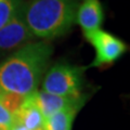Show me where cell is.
I'll use <instances>...</instances> for the list:
<instances>
[{
	"label": "cell",
	"mask_w": 130,
	"mask_h": 130,
	"mask_svg": "<svg viewBox=\"0 0 130 130\" xmlns=\"http://www.w3.org/2000/svg\"><path fill=\"white\" fill-rule=\"evenodd\" d=\"M52 53L53 47L48 41L23 46L0 64V89L21 95L38 91Z\"/></svg>",
	"instance_id": "obj_1"
},
{
	"label": "cell",
	"mask_w": 130,
	"mask_h": 130,
	"mask_svg": "<svg viewBox=\"0 0 130 130\" xmlns=\"http://www.w3.org/2000/svg\"><path fill=\"white\" fill-rule=\"evenodd\" d=\"M76 22L85 34L100 29L103 23V10L100 0H83L77 9Z\"/></svg>",
	"instance_id": "obj_7"
},
{
	"label": "cell",
	"mask_w": 130,
	"mask_h": 130,
	"mask_svg": "<svg viewBox=\"0 0 130 130\" xmlns=\"http://www.w3.org/2000/svg\"><path fill=\"white\" fill-rule=\"evenodd\" d=\"M85 37L95 49V58L90 64V67H100L112 64L114 61L119 59L127 49L126 44L119 38L101 28L85 34Z\"/></svg>",
	"instance_id": "obj_4"
},
{
	"label": "cell",
	"mask_w": 130,
	"mask_h": 130,
	"mask_svg": "<svg viewBox=\"0 0 130 130\" xmlns=\"http://www.w3.org/2000/svg\"><path fill=\"white\" fill-rule=\"evenodd\" d=\"M0 130H5V129H3V128H1V127H0Z\"/></svg>",
	"instance_id": "obj_14"
},
{
	"label": "cell",
	"mask_w": 130,
	"mask_h": 130,
	"mask_svg": "<svg viewBox=\"0 0 130 130\" xmlns=\"http://www.w3.org/2000/svg\"><path fill=\"white\" fill-rule=\"evenodd\" d=\"M77 9L78 2L73 0H31L24 6V19L35 37L52 39L73 27Z\"/></svg>",
	"instance_id": "obj_2"
},
{
	"label": "cell",
	"mask_w": 130,
	"mask_h": 130,
	"mask_svg": "<svg viewBox=\"0 0 130 130\" xmlns=\"http://www.w3.org/2000/svg\"><path fill=\"white\" fill-rule=\"evenodd\" d=\"M85 68L67 63H58L46 72L42 91L58 95H79Z\"/></svg>",
	"instance_id": "obj_3"
},
{
	"label": "cell",
	"mask_w": 130,
	"mask_h": 130,
	"mask_svg": "<svg viewBox=\"0 0 130 130\" xmlns=\"http://www.w3.org/2000/svg\"><path fill=\"white\" fill-rule=\"evenodd\" d=\"M21 0H0V29L21 8Z\"/></svg>",
	"instance_id": "obj_10"
},
{
	"label": "cell",
	"mask_w": 130,
	"mask_h": 130,
	"mask_svg": "<svg viewBox=\"0 0 130 130\" xmlns=\"http://www.w3.org/2000/svg\"><path fill=\"white\" fill-rule=\"evenodd\" d=\"M36 92L26 96L22 106L13 115V118L28 130H44V118L36 102Z\"/></svg>",
	"instance_id": "obj_8"
},
{
	"label": "cell",
	"mask_w": 130,
	"mask_h": 130,
	"mask_svg": "<svg viewBox=\"0 0 130 130\" xmlns=\"http://www.w3.org/2000/svg\"><path fill=\"white\" fill-rule=\"evenodd\" d=\"M13 115L3 106V104L0 101V127L5 130H8L11 127V125L13 124Z\"/></svg>",
	"instance_id": "obj_11"
},
{
	"label": "cell",
	"mask_w": 130,
	"mask_h": 130,
	"mask_svg": "<svg viewBox=\"0 0 130 130\" xmlns=\"http://www.w3.org/2000/svg\"><path fill=\"white\" fill-rule=\"evenodd\" d=\"M8 130H28L26 127H24L22 124H20L19 121H13V124L11 125V127L8 129Z\"/></svg>",
	"instance_id": "obj_12"
},
{
	"label": "cell",
	"mask_w": 130,
	"mask_h": 130,
	"mask_svg": "<svg viewBox=\"0 0 130 130\" xmlns=\"http://www.w3.org/2000/svg\"><path fill=\"white\" fill-rule=\"evenodd\" d=\"M35 36L27 27L22 5L15 15L0 29V50H11L25 46Z\"/></svg>",
	"instance_id": "obj_5"
},
{
	"label": "cell",
	"mask_w": 130,
	"mask_h": 130,
	"mask_svg": "<svg viewBox=\"0 0 130 130\" xmlns=\"http://www.w3.org/2000/svg\"><path fill=\"white\" fill-rule=\"evenodd\" d=\"M73 1H75V2H78V3H79V1H80V0H73Z\"/></svg>",
	"instance_id": "obj_13"
},
{
	"label": "cell",
	"mask_w": 130,
	"mask_h": 130,
	"mask_svg": "<svg viewBox=\"0 0 130 130\" xmlns=\"http://www.w3.org/2000/svg\"><path fill=\"white\" fill-rule=\"evenodd\" d=\"M83 106V104L74 105L48 117L44 119V130H72L76 114Z\"/></svg>",
	"instance_id": "obj_9"
},
{
	"label": "cell",
	"mask_w": 130,
	"mask_h": 130,
	"mask_svg": "<svg viewBox=\"0 0 130 130\" xmlns=\"http://www.w3.org/2000/svg\"><path fill=\"white\" fill-rule=\"evenodd\" d=\"M87 96L84 94L79 95H58L44 91L36 92V102L41 112L44 119L51 115L62 111L64 108H68L74 105L85 104Z\"/></svg>",
	"instance_id": "obj_6"
}]
</instances>
